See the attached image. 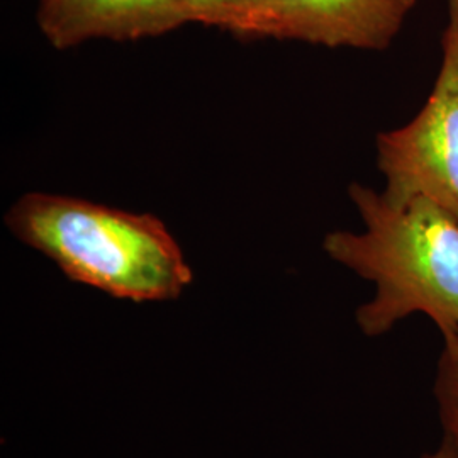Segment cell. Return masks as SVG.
I'll use <instances>...</instances> for the list:
<instances>
[{
	"label": "cell",
	"mask_w": 458,
	"mask_h": 458,
	"mask_svg": "<svg viewBox=\"0 0 458 458\" xmlns=\"http://www.w3.org/2000/svg\"><path fill=\"white\" fill-rule=\"evenodd\" d=\"M348 196L363 231H333L323 248L376 285L357 310L361 333L382 336L414 312L431 318L440 333L458 329L457 219L428 197L395 206L361 183H352Z\"/></svg>",
	"instance_id": "cell-1"
},
{
	"label": "cell",
	"mask_w": 458,
	"mask_h": 458,
	"mask_svg": "<svg viewBox=\"0 0 458 458\" xmlns=\"http://www.w3.org/2000/svg\"><path fill=\"white\" fill-rule=\"evenodd\" d=\"M5 226L66 277L131 302L179 299L194 274L164 221L79 197L30 192Z\"/></svg>",
	"instance_id": "cell-2"
},
{
	"label": "cell",
	"mask_w": 458,
	"mask_h": 458,
	"mask_svg": "<svg viewBox=\"0 0 458 458\" xmlns=\"http://www.w3.org/2000/svg\"><path fill=\"white\" fill-rule=\"evenodd\" d=\"M442 47L440 73L425 107L403 128L377 134V166L387 202L428 197L458 221V0H448Z\"/></svg>",
	"instance_id": "cell-3"
},
{
	"label": "cell",
	"mask_w": 458,
	"mask_h": 458,
	"mask_svg": "<svg viewBox=\"0 0 458 458\" xmlns=\"http://www.w3.org/2000/svg\"><path fill=\"white\" fill-rule=\"evenodd\" d=\"M418 0H265L255 38L382 51Z\"/></svg>",
	"instance_id": "cell-4"
},
{
	"label": "cell",
	"mask_w": 458,
	"mask_h": 458,
	"mask_svg": "<svg viewBox=\"0 0 458 458\" xmlns=\"http://www.w3.org/2000/svg\"><path fill=\"white\" fill-rule=\"evenodd\" d=\"M38 26L49 45L70 49L92 41H136L189 24L175 0H39Z\"/></svg>",
	"instance_id": "cell-5"
},
{
	"label": "cell",
	"mask_w": 458,
	"mask_h": 458,
	"mask_svg": "<svg viewBox=\"0 0 458 458\" xmlns=\"http://www.w3.org/2000/svg\"><path fill=\"white\" fill-rule=\"evenodd\" d=\"M189 22L255 38L265 0H175Z\"/></svg>",
	"instance_id": "cell-6"
},
{
	"label": "cell",
	"mask_w": 458,
	"mask_h": 458,
	"mask_svg": "<svg viewBox=\"0 0 458 458\" xmlns=\"http://www.w3.org/2000/svg\"><path fill=\"white\" fill-rule=\"evenodd\" d=\"M443 348L437 367L435 397L443 438L458 450V329L442 333Z\"/></svg>",
	"instance_id": "cell-7"
},
{
	"label": "cell",
	"mask_w": 458,
	"mask_h": 458,
	"mask_svg": "<svg viewBox=\"0 0 458 458\" xmlns=\"http://www.w3.org/2000/svg\"><path fill=\"white\" fill-rule=\"evenodd\" d=\"M421 458H458V450L452 443L443 438L440 446H438L435 452L426 454V455H423Z\"/></svg>",
	"instance_id": "cell-8"
}]
</instances>
